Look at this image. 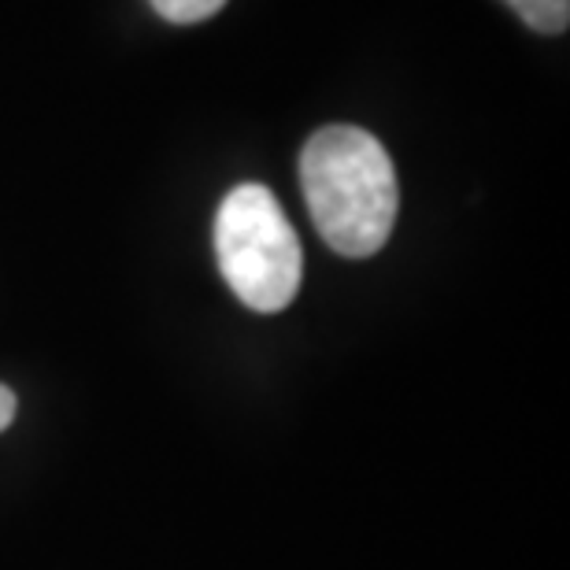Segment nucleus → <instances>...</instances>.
I'll use <instances>...</instances> for the list:
<instances>
[{
    "label": "nucleus",
    "instance_id": "f257e3e1",
    "mask_svg": "<svg viewBox=\"0 0 570 570\" xmlns=\"http://www.w3.org/2000/svg\"><path fill=\"white\" fill-rule=\"evenodd\" d=\"M301 189L315 230L341 256L363 259L390 242L396 223V170L374 134L323 127L301 153Z\"/></svg>",
    "mask_w": 570,
    "mask_h": 570
},
{
    "label": "nucleus",
    "instance_id": "f03ea898",
    "mask_svg": "<svg viewBox=\"0 0 570 570\" xmlns=\"http://www.w3.org/2000/svg\"><path fill=\"white\" fill-rule=\"evenodd\" d=\"M215 256L226 285L253 312H282L301 289V242L275 193L237 186L215 215Z\"/></svg>",
    "mask_w": 570,
    "mask_h": 570
},
{
    "label": "nucleus",
    "instance_id": "7ed1b4c3",
    "mask_svg": "<svg viewBox=\"0 0 570 570\" xmlns=\"http://www.w3.org/2000/svg\"><path fill=\"white\" fill-rule=\"evenodd\" d=\"M515 16L538 33H563L570 19V0H504Z\"/></svg>",
    "mask_w": 570,
    "mask_h": 570
},
{
    "label": "nucleus",
    "instance_id": "20e7f679",
    "mask_svg": "<svg viewBox=\"0 0 570 570\" xmlns=\"http://www.w3.org/2000/svg\"><path fill=\"white\" fill-rule=\"evenodd\" d=\"M156 8V16H164L175 27H193V22H204L219 11L226 0H148Z\"/></svg>",
    "mask_w": 570,
    "mask_h": 570
},
{
    "label": "nucleus",
    "instance_id": "39448f33",
    "mask_svg": "<svg viewBox=\"0 0 570 570\" xmlns=\"http://www.w3.org/2000/svg\"><path fill=\"white\" fill-rule=\"evenodd\" d=\"M11 419H16V393L8 385H0V433L11 426Z\"/></svg>",
    "mask_w": 570,
    "mask_h": 570
}]
</instances>
